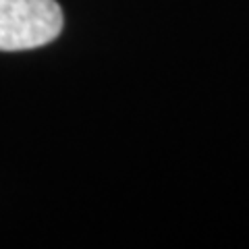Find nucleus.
I'll return each instance as SVG.
<instances>
[{"mask_svg": "<svg viewBox=\"0 0 249 249\" xmlns=\"http://www.w3.org/2000/svg\"><path fill=\"white\" fill-rule=\"evenodd\" d=\"M56 0H0V52H21L54 42L62 31Z\"/></svg>", "mask_w": 249, "mask_h": 249, "instance_id": "obj_1", "label": "nucleus"}]
</instances>
